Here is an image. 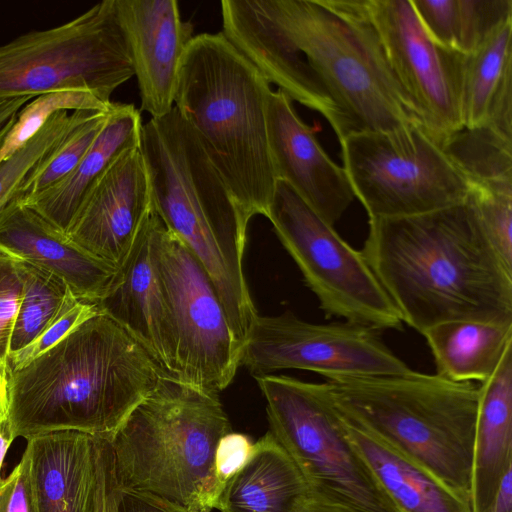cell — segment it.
Instances as JSON below:
<instances>
[{"mask_svg":"<svg viewBox=\"0 0 512 512\" xmlns=\"http://www.w3.org/2000/svg\"><path fill=\"white\" fill-rule=\"evenodd\" d=\"M402 322L512 323V271L467 200L435 211L369 219L361 250Z\"/></svg>","mask_w":512,"mask_h":512,"instance_id":"obj_1","label":"cell"},{"mask_svg":"<svg viewBox=\"0 0 512 512\" xmlns=\"http://www.w3.org/2000/svg\"><path fill=\"white\" fill-rule=\"evenodd\" d=\"M164 376L123 326L97 312L7 374V418L15 438L78 431L110 439Z\"/></svg>","mask_w":512,"mask_h":512,"instance_id":"obj_2","label":"cell"},{"mask_svg":"<svg viewBox=\"0 0 512 512\" xmlns=\"http://www.w3.org/2000/svg\"><path fill=\"white\" fill-rule=\"evenodd\" d=\"M140 150L153 210L206 270L243 347L258 313L243 272L247 226L228 187L175 107L142 125Z\"/></svg>","mask_w":512,"mask_h":512,"instance_id":"obj_3","label":"cell"},{"mask_svg":"<svg viewBox=\"0 0 512 512\" xmlns=\"http://www.w3.org/2000/svg\"><path fill=\"white\" fill-rule=\"evenodd\" d=\"M272 89L222 32L194 36L183 56L174 107L228 187L246 226L267 216L276 186L266 106Z\"/></svg>","mask_w":512,"mask_h":512,"instance_id":"obj_4","label":"cell"},{"mask_svg":"<svg viewBox=\"0 0 512 512\" xmlns=\"http://www.w3.org/2000/svg\"><path fill=\"white\" fill-rule=\"evenodd\" d=\"M326 383L343 419L470 504L480 385L417 371Z\"/></svg>","mask_w":512,"mask_h":512,"instance_id":"obj_5","label":"cell"},{"mask_svg":"<svg viewBox=\"0 0 512 512\" xmlns=\"http://www.w3.org/2000/svg\"><path fill=\"white\" fill-rule=\"evenodd\" d=\"M230 432L219 393L164 376L108 439L118 485L210 512L223 490L215 450Z\"/></svg>","mask_w":512,"mask_h":512,"instance_id":"obj_6","label":"cell"},{"mask_svg":"<svg viewBox=\"0 0 512 512\" xmlns=\"http://www.w3.org/2000/svg\"><path fill=\"white\" fill-rule=\"evenodd\" d=\"M263 4L319 77L341 114L345 136L423 125L416 105L392 73L360 0Z\"/></svg>","mask_w":512,"mask_h":512,"instance_id":"obj_7","label":"cell"},{"mask_svg":"<svg viewBox=\"0 0 512 512\" xmlns=\"http://www.w3.org/2000/svg\"><path fill=\"white\" fill-rule=\"evenodd\" d=\"M270 432L302 474L311 498L346 512H399L352 446L327 383L255 376Z\"/></svg>","mask_w":512,"mask_h":512,"instance_id":"obj_8","label":"cell"},{"mask_svg":"<svg viewBox=\"0 0 512 512\" xmlns=\"http://www.w3.org/2000/svg\"><path fill=\"white\" fill-rule=\"evenodd\" d=\"M132 76L115 0L0 46V99L82 91L110 104L112 93Z\"/></svg>","mask_w":512,"mask_h":512,"instance_id":"obj_9","label":"cell"},{"mask_svg":"<svg viewBox=\"0 0 512 512\" xmlns=\"http://www.w3.org/2000/svg\"><path fill=\"white\" fill-rule=\"evenodd\" d=\"M339 142L343 169L369 219L427 213L467 198L465 177L423 125L352 132Z\"/></svg>","mask_w":512,"mask_h":512,"instance_id":"obj_10","label":"cell"},{"mask_svg":"<svg viewBox=\"0 0 512 512\" xmlns=\"http://www.w3.org/2000/svg\"><path fill=\"white\" fill-rule=\"evenodd\" d=\"M327 317L375 331L402 319L361 251L351 247L286 182L276 181L266 216Z\"/></svg>","mask_w":512,"mask_h":512,"instance_id":"obj_11","label":"cell"},{"mask_svg":"<svg viewBox=\"0 0 512 512\" xmlns=\"http://www.w3.org/2000/svg\"><path fill=\"white\" fill-rule=\"evenodd\" d=\"M154 245L177 342L176 380L219 393L233 381L242 349L214 284L160 217Z\"/></svg>","mask_w":512,"mask_h":512,"instance_id":"obj_12","label":"cell"},{"mask_svg":"<svg viewBox=\"0 0 512 512\" xmlns=\"http://www.w3.org/2000/svg\"><path fill=\"white\" fill-rule=\"evenodd\" d=\"M240 365L254 377L301 369L328 380L414 372L375 330L347 322L310 323L290 311L255 317L242 347Z\"/></svg>","mask_w":512,"mask_h":512,"instance_id":"obj_13","label":"cell"},{"mask_svg":"<svg viewBox=\"0 0 512 512\" xmlns=\"http://www.w3.org/2000/svg\"><path fill=\"white\" fill-rule=\"evenodd\" d=\"M395 78L416 105L423 126L441 144L463 128L461 53L432 40L411 0H360Z\"/></svg>","mask_w":512,"mask_h":512,"instance_id":"obj_14","label":"cell"},{"mask_svg":"<svg viewBox=\"0 0 512 512\" xmlns=\"http://www.w3.org/2000/svg\"><path fill=\"white\" fill-rule=\"evenodd\" d=\"M151 210L150 182L139 145L120 154L90 186L66 235L117 269Z\"/></svg>","mask_w":512,"mask_h":512,"instance_id":"obj_15","label":"cell"},{"mask_svg":"<svg viewBox=\"0 0 512 512\" xmlns=\"http://www.w3.org/2000/svg\"><path fill=\"white\" fill-rule=\"evenodd\" d=\"M221 12L222 33L237 51L292 101L322 114L342 139L345 129L339 110L304 53L268 13L263 0H223Z\"/></svg>","mask_w":512,"mask_h":512,"instance_id":"obj_16","label":"cell"},{"mask_svg":"<svg viewBox=\"0 0 512 512\" xmlns=\"http://www.w3.org/2000/svg\"><path fill=\"white\" fill-rule=\"evenodd\" d=\"M158 219L152 207L129 254L95 305L98 312L123 326L167 376L176 379L175 330L155 257Z\"/></svg>","mask_w":512,"mask_h":512,"instance_id":"obj_17","label":"cell"},{"mask_svg":"<svg viewBox=\"0 0 512 512\" xmlns=\"http://www.w3.org/2000/svg\"><path fill=\"white\" fill-rule=\"evenodd\" d=\"M266 121L276 181L286 182L334 226L355 198L343 167L323 150L315 129L301 120L292 100L280 89L268 97Z\"/></svg>","mask_w":512,"mask_h":512,"instance_id":"obj_18","label":"cell"},{"mask_svg":"<svg viewBox=\"0 0 512 512\" xmlns=\"http://www.w3.org/2000/svg\"><path fill=\"white\" fill-rule=\"evenodd\" d=\"M124 30L141 110L160 118L174 107L178 73L193 35L176 0H115Z\"/></svg>","mask_w":512,"mask_h":512,"instance_id":"obj_19","label":"cell"},{"mask_svg":"<svg viewBox=\"0 0 512 512\" xmlns=\"http://www.w3.org/2000/svg\"><path fill=\"white\" fill-rule=\"evenodd\" d=\"M0 251L54 273L78 299L94 304L116 272L19 199L0 213Z\"/></svg>","mask_w":512,"mask_h":512,"instance_id":"obj_20","label":"cell"},{"mask_svg":"<svg viewBox=\"0 0 512 512\" xmlns=\"http://www.w3.org/2000/svg\"><path fill=\"white\" fill-rule=\"evenodd\" d=\"M36 512H95L96 436L57 431L27 439L23 453Z\"/></svg>","mask_w":512,"mask_h":512,"instance_id":"obj_21","label":"cell"},{"mask_svg":"<svg viewBox=\"0 0 512 512\" xmlns=\"http://www.w3.org/2000/svg\"><path fill=\"white\" fill-rule=\"evenodd\" d=\"M512 469V346L496 370L480 384L470 504L486 512L504 475Z\"/></svg>","mask_w":512,"mask_h":512,"instance_id":"obj_22","label":"cell"},{"mask_svg":"<svg viewBox=\"0 0 512 512\" xmlns=\"http://www.w3.org/2000/svg\"><path fill=\"white\" fill-rule=\"evenodd\" d=\"M142 125L140 111L133 104L112 102L103 129L76 168L21 202L66 234L90 186L120 154L140 145Z\"/></svg>","mask_w":512,"mask_h":512,"instance_id":"obj_23","label":"cell"},{"mask_svg":"<svg viewBox=\"0 0 512 512\" xmlns=\"http://www.w3.org/2000/svg\"><path fill=\"white\" fill-rule=\"evenodd\" d=\"M310 497L296 464L268 431L222 490L220 512H297Z\"/></svg>","mask_w":512,"mask_h":512,"instance_id":"obj_24","label":"cell"},{"mask_svg":"<svg viewBox=\"0 0 512 512\" xmlns=\"http://www.w3.org/2000/svg\"><path fill=\"white\" fill-rule=\"evenodd\" d=\"M343 423L350 443L399 512H472L468 502L426 470L345 419Z\"/></svg>","mask_w":512,"mask_h":512,"instance_id":"obj_25","label":"cell"},{"mask_svg":"<svg viewBox=\"0 0 512 512\" xmlns=\"http://www.w3.org/2000/svg\"><path fill=\"white\" fill-rule=\"evenodd\" d=\"M421 334L433 355L436 375L454 382L483 383L512 346V323L448 321Z\"/></svg>","mask_w":512,"mask_h":512,"instance_id":"obj_26","label":"cell"},{"mask_svg":"<svg viewBox=\"0 0 512 512\" xmlns=\"http://www.w3.org/2000/svg\"><path fill=\"white\" fill-rule=\"evenodd\" d=\"M512 94V20L479 47L461 55L460 107L463 128L486 123L493 108Z\"/></svg>","mask_w":512,"mask_h":512,"instance_id":"obj_27","label":"cell"},{"mask_svg":"<svg viewBox=\"0 0 512 512\" xmlns=\"http://www.w3.org/2000/svg\"><path fill=\"white\" fill-rule=\"evenodd\" d=\"M427 34L438 45L461 54L479 47L512 20V0H411Z\"/></svg>","mask_w":512,"mask_h":512,"instance_id":"obj_28","label":"cell"},{"mask_svg":"<svg viewBox=\"0 0 512 512\" xmlns=\"http://www.w3.org/2000/svg\"><path fill=\"white\" fill-rule=\"evenodd\" d=\"M442 147L468 186L512 183V137L483 125L462 128Z\"/></svg>","mask_w":512,"mask_h":512,"instance_id":"obj_29","label":"cell"},{"mask_svg":"<svg viewBox=\"0 0 512 512\" xmlns=\"http://www.w3.org/2000/svg\"><path fill=\"white\" fill-rule=\"evenodd\" d=\"M94 112L61 110L54 113L30 140L0 163V213L21 198L29 179Z\"/></svg>","mask_w":512,"mask_h":512,"instance_id":"obj_30","label":"cell"},{"mask_svg":"<svg viewBox=\"0 0 512 512\" xmlns=\"http://www.w3.org/2000/svg\"><path fill=\"white\" fill-rule=\"evenodd\" d=\"M17 261L22 273L23 292L10 352L26 347L45 330L61 309L69 288L54 273L25 261Z\"/></svg>","mask_w":512,"mask_h":512,"instance_id":"obj_31","label":"cell"},{"mask_svg":"<svg viewBox=\"0 0 512 512\" xmlns=\"http://www.w3.org/2000/svg\"><path fill=\"white\" fill-rule=\"evenodd\" d=\"M111 104H105L91 93L82 91H58L34 98L20 111L0 148V163L30 140L54 113L61 110L107 111Z\"/></svg>","mask_w":512,"mask_h":512,"instance_id":"obj_32","label":"cell"},{"mask_svg":"<svg viewBox=\"0 0 512 512\" xmlns=\"http://www.w3.org/2000/svg\"><path fill=\"white\" fill-rule=\"evenodd\" d=\"M467 200L498 257L512 271V183L469 185Z\"/></svg>","mask_w":512,"mask_h":512,"instance_id":"obj_33","label":"cell"},{"mask_svg":"<svg viewBox=\"0 0 512 512\" xmlns=\"http://www.w3.org/2000/svg\"><path fill=\"white\" fill-rule=\"evenodd\" d=\"M109 109L95 111L69 135L57 151L25 184L20 201H26L46 190L76 168L103 129Z\"/></svg>","mask_w":512,"mask_h":512,"instance_id":"obj_34","label":"cell"},{"mask_svg":"<svg viewBox=\"0 0 512 512\" xmlns=\"http://www.w3.org/2000/svg\"><path fill=\"white\" fill-rule=\"evenodd\" d=\"M97 312L94 303L81 301L68 288L61 309L45 330L26 347L9 353L7 374L47 351Z\"/></svg>","mask_w":512,"mask_h":512,"instance_id":"obj_35","label":"cell"},{"mask_svg":"<svg viewBox=\"0 0 512 512\" xmlns=\"http://www.w3.org/2000/svg\"><path fill=\"white\" fill-rule=\"evenodd\" d=\"M23 292L19 262L0 251V376L7 378L8 356Z\"/></svg>","mask_w":512,"mask_h":512,"instance_id":"obj_36","label":"cell"},{"mask_svg":"<svg viewBox=\"0 0 512 512\" xmlns=\"http://www.w3.org/2000/svg\"><path fill=\"white\" fill-rule=\"evenodd\" d=\"M252 450V441L241 433L230 432L219 440L215 450L214 470L223 489L247 463Z\"/></svg>","mask_w":512,"mask_h":512,"instance_id":"obj_37","label":"cell"},{"mask_svg":"<svg viewBox=\"0 0 512 512\" xmlns=\"http://www.w3.org/2000/svg\"><path fill=\"white\" fill-rule=\"evenodd\" d=\"M0 512H36L28 461L24 454L17 466L0 484Z\"/></svg>","mask_w":512,"mask_h":512,"instance_id":"obj_38","label":"cell"},{"mask_svg":"<svg viewBox=\"0 0 512 512\" xmlns=\"http://www.w3.org/2000/svg\"><path fill=\"white\" fill-rule=\"evenodd\" d=\"M97 443V487L95 512H115L118 482L108 439L96 437Z\"/></svg>","mask_w":512,"mask_h":512,"instance_id":"obj_39","label":"cell"},{"mask_svg":"<svg viewBox=\"0 0 512 512\" xmlns=\"http://www.w3.org/2000/svg\"><path fill=\"white\" fill-rule=\"evenodd\" d=\"M115 512H187L184 509L154 495L118 485Z\"/></svg>","mask_w":512,"mask_h":512,"instance_id":"obj_40","label":"cell"},{"mask_svg":"<svg viewBox=\"0 0 512 512\" xmlns=\"http://www.w3.org/2000/svg\"><path fill=\"white\" fill-rule=\"evenodd\" d=\"M33 99L31 96L0 99V148L16 123L20 111Z\"/></svg>","mask_w":512,"mask_h":512,"instance_id":"obj_41","label":"cell"},{"mask_svg":"<svg viewBox=\"0 0 512 512\" xmlns=\"http://www.w3.org/2000/svg\"><path fill=\"white\" fill-rule=\"evenodd\" d=\"M486 512H512V469L504 475L495 498Z\"/></svg>","mask_w":512,"mask_h":512,"instance_id":"obj_42","label":"cell"},{"mask_svg":"<svg viewBox=\"0 0 512 512\" xmlns=\"http://www.w3.org/2000/svg\"><path fill=\"white\" fill-rule=\"evenodd\" d=\"M15 437L12 433L10 423L7 417L0 418V484L2 483V468L6 453L14 441Z\"/></svg>","mask_w":512,"mask_h":512,"instance_id":"obj_43","label":"cell"},{"mask_svg":"<svg viewBox=\"0 0 512 512\" xmlns=\"http://www.w3.org/2000/svg\"><path fill=\"white\" fill-rule=\"evenodd\" d=\"M297 512H346L336 506L309 497Z\"/></svg>","mask_w":512,"mask_h":512,"instance_id":"obj_44","label":"cell"},{"mask_svg":"<svg viewBox=\"0 0 512 512\" xmlns=\"http://www.w3.org/2000/svg\"><path fill=\"white\" fill-rule=\"evenodd\" d=\"M7 378L0 376V418L7 417Z\"/></svg>","mask_w":512,"mask_h":512,"instance_id":"obj_45","label":"cell"}]
</instances>
